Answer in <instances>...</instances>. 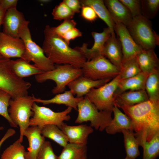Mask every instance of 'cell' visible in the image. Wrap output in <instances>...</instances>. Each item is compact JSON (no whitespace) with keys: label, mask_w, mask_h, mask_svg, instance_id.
Returning a JSON list of instances; mask_svg holds the SVG:
<instances>
[{"label":"cell","mask_w":159,"mask_h":159,"mask_svg":"<svg viewBox=\"0 0 159 159\" xmlns=\"http://www.w3.org/2000/svg\"><path fill=\"white\" fill-rule=\"evenodd\" d=\"M129 10L132 18L142 15L141 0H119Z\"/></svg>","instance_id":"f35d334b"},{"label":"cell","mask_w":159,"mask_h":159,"mask_svg":"<svg viewBox=\"0 0 159 159\" xmlns=\"http://www.w3.org/2000/svg\"><path fill=\"white\" fill-rule=\"evenodd\" d=\"M142 15L150 19L154 18L159 9V0H141Z\"/></svg>","instance_id":"e575fe53"},{"label":"cell","mask_w":159,"mask_h":159,"mask_svg":"<svg viewBox=\"0 0 159 159\" xmlns=\"http://www.w3.org/2000/svg\"><path fill=\"white\" fill-rule=\"evenodd\" d=\"M81 15L85 19L90 22L94 21L98 17L94 10L88 6H82Z\"/></svg>","instance_id":"60d3db41"},{"label":"cell","mask_w":159,"mask_h":159,"mask_svg":"<svg viewBox=\"0 0 159 159\" xmlns=\"http://www.w3.org/2000/svg\"><path fill=\"white\" fill-rule=\"evenodd\" d=\"M76 25V23L74 20L68 19L64 20L58 26L52 28L54 32L61 37L68 31L75 27Z\"/></svg>","instance_id":"ab89813d"},{"label":"cell","mask_w":159,"mask_h":159,"mask_svg":"<svg viewBox=\"0 0 159 159\" xmlns=\"http://www.w3.org/2000/svg\"><path fill=\"white\" fill-rule=\"evenodd\" d=\"M34 96L28 95L11 98L9 102L8 112L12 121L19 128L20 136L19 140L23 141L24 133L29 126L31 117L33 115L32 107Z\"/></svg>","instance_id":"52a82bcc"},{"label":"cell","mask_w":159,"mask_h":159,"mask_svg":"<svg viewBox=\"0 0 159 159\" xmlns=\"http://www.w3.org/2000/svg\"><path fill=\"white\" fill-rule=\"evenodd\" d=\"M29 147L25 154L26 159H36L37 155L44 142L45 137L41 134L40 128L37 126H29L24 131Z\"/></svg>","instance_id":"ac0fdd59"},{"label":"cell","mask_w":159,"mask_h":159,"mask_svg":"<svg viewBox=\"0 0 159 159\" xmlns=\"http://www.w3.org/2000/svg\"><path fill=\"white\" fill-rule=\"evenodd\" d=\"M115 31L122 49L123 56L122 62L135 57L143 50L135 42L127 27L123 24L115 23Z\"/></svg>","instance_id":"7c38bea8"},{"label":"cell","mask_w":159,"mask_h":159,"mask_svg":"<svg viewBox=\"0 0 159 159\" xmlns=\"http://www.w3.org/2000/svg\"><path fill=\"white\" fill-rule=\"evenodd\" d=\"M130 35L143 50L154 49L159 45V36L153 29L151 21L142 15L133 18L127 27Z\"/></svg>","instance_id":"277c9868"},{"label":"cell","mask_w":159,"mask_h":159,"mask_svg":"<svg viewBox=\"0 0 159 159\" xmlns=\"http://www.w3.org/2000/svg\"><path fill=\"white\" fill-rule=\"evenodd\" d=\"M26 152L24 146L18 139L4 150L1 159H26Z\"/></svg>","instance_id":"836d02e7"},{"label":"cell","mask_w":159,"mask_h":159,"mask_svg":"<svg viewBox=\"0 0 159 159\" xmlns=\"http://www.w3.org/2000/svg\"><path fill=\"white\" fill-rule=\"evenodd\" d=\"M77 110L75 123L89 121L90 126L100 131L105 130L112 120V112L99 110L85 96L78 103Z\"/></svg>","instance_id":"ba28073f"},{"label":"cell","mask_w":159,"mask_h":159,"mask_svg":"<svg viewBox=\"0 0 159 159\" xmlns=\"http://www.w3.org/2000/svg\"><path fill=\"white\" fill-rule=\"evenodd\" d=\"M110 80H94L82 75L70 82L68 85L70 90L76 97H83L93 88H97L109 82Z\"/></svg>","instance_id":"e0dca14e"},{"label":"cell","mask_w":159,"mask_h":159,"mask_svg":"<svg viewBox=\"0 0 159 159\" xmlns=\"http://www.w3.org/2000/svg\"><path fill=\"white\" fill-rule=\"evenodd\" d=\"M25 50L23 40L0 32V55L4 58H22Z\"/></svg>","instance_id":"4fadbf2b"},{"label":"cell","mask_w":159,"mask_h":159,"mask_svg":"<svg viewBox=\"0 0 159 159\" xmlns=\"http://www.w3.org/2000/svg\"><path fill=\"white\" fill-rule=\"evenodd\" d=\"M11 98L8 92L0 89V115L8 121L11 126L17 127L10 117L8 112L9 102Z\"/></svg>","instance_id":"8d00e7d4"},{"label":"cell","mask_w":159,"mask_h":159,"mask_svg":"<svg viewBox=\"0 0 159 159\" xmlns=\"http://www.w3.org/2000/svg\"><path fill=\"white\" fill-rule=\"evenodd\" d=\"M140 72L135 57L122 62L119 75L122 80L135 76Z\"/></svg>","instance_id":"1f68e13d"},{"label":"cell","mask_w":159,"mask_h":159,"mask_svg":"<svg viewBox=\"0 0 159 159\" xmlns=\"http://www.w3.org/2000/svg\"><path fill=\"white\" fill-rule=\"evenodd\" d=\"M149 100L145 90L129 91L117 95L115 99L114 105L119 108L122 105H134Z\"/></svg>","instance_id":"cb8c5ba5"},{"label":"cell","mask_w":159,"mask_h":159,"mask_svg":"<svg viewBox=\"0 0 159 159\" xmlns=\"http://www.w3.org/2000/svg\"><path fill=\"white\" fill-rule=\"evenodd\" d=\"M145 90L149 100H159V70L149 74L145 82Z\"/></svg>","instance_id":"4dcf8cb0"},{"label":"cell","mask_w":159,"mask_h":159,"mask_svg":"<svg viewBox=\"0 0 159 159\" xmlns=\"http://www.w3.org/2000/svg\"><path fill=\"white\" fill-rule=\"evenodd\" d=\"M136 57L141 72L150 74L159 70V60L154 49L143 50Z\"/></svg>","instance_id":"603a6c76"},{"label":"cell","mask_w":159,"mask_h":159,"mask_svg":"<svg viewBox=\"0 0 159 159\" xmlns=\"http://www.w3.org/2000/svg\"><path fill=\"white\" fill-rule=\"evenodd\" d=\"M81 69L83 76L94 80H110L120 72L119 69L103 55L86 61Z\"/></svg>","instance_id":"9c48e42d"},{"label":"cell","mask_w":159,"mask_h":159,"mask_svg":"<svg viewBox=\"0 0 159 159\" xmlns=\"http://www.w3.org/2000/svg\"><path fill=\"white\" fill-rule=\"evenodd\" d=\"M104 2L115 23H120L127 27L133 19L128 9L118 0H105Z\"/></svg>","instance_id":"d6986e66"},{"label":"cell","mask_w":159,"mask_h":159,"mask_svg":"<svg viewBox=\"0 0 159 159\" xmlns=\"http://www.w3.org/2000/svg\"><path fill=\"white\" fill-rule=\"evenodd\" d=\"M130 119L139 146L159 133V100H150L133 105L119 107Z\"/></svg>","instance_id":"6da1fadb"},{"label":"cell","mask_w":159,"mask_h":159,"mask_svg":"<svg viewBox=\"0 0 159 159\" xmlns=\"http://www.w3.org/2000/svg\"><path fill=\"white\" fill-rule=\"evenodd\" d=\"M102 55L120 69L122 60V53L120 43L115 32L105 42Z\"/></svg>","instance_id":"ffe728a7"},{"label":"cell","mask_w":159,"mask_h":159,"mask_svg":"<svg viewBox=\"0 0 159 159\" xmlns=\"http://www.w3.org/2000/svg\"><path fill=\"white\" fill-rule=\"evenodd\" d=\"M121 132L124 136L126 157L131 159H135L140 155V153L139 143L135 136L133 131L123 130Z\"/></svg>","instance_id":"f1b7e54d"},{"label":"cell","mask_w":159,"mask_h":159,"mask_svg":"<svg viewBox=\"0 0 159 159\" xmlns=\"http://www.w3.org/2000/svg\"><path fill=\"white\" fill-rule=\"evenodd\" d=\"M4 129V127L2 126H0V130H3Z\"/></svg>","instance_id":"c3c4849f"},{"label":"cell","mask_w":159,"mask_h":159,"mask_svg":"<svg viewBox=\"0 0 159 159\" xmlns=\"http://www.w3.org/2000/svg\"><path fill=\"white\" fill-rule=\"evenodd\" d=\"M63 1L74 14L80 12L82 7L80 0H64Z\"/></svg>","instance_id":"7bdbcfd3"},{"label":"cell","mask_w":159,"mask_h":159,"mask_svg":"<svg viewBox=\"0 0 159 159\" xmlns=\"http://www.w3.org/2000/svg\"><path fill=\"white\" fill-rule=\"evenodd\" d=\"M82 36V33L75 27L70 30L63 35L61 37L69 45L70 41Z\"/></svg>","instance_id":"b9f144b4"},{"label":"cell","mask_w":159,"mask_h":159,"mask_svg":"<svg viewBox=\"0 0 159 159\" xmlns=\"http://www.w3.org/2000/svg\"><path fill=\"white\" fill-rule=\"evenodd\" d=\"M10 59H0V89L8 92L11 99L28 95L31 83L18 77L12 69Z\"/></svg>","instance_id":"5b68a950"},{"label":"cell","mask_w":159,"mask_h":159,"mask_svg":"<svg viewBox=\"0 0 159 159\" xmlns=\"http://www.w3.org/2000/svg\"><path fill=\"white\" fill-rule=\"evenodd\" d=\"M140 146L143 149V159H155L159 155V133L149 141L143 143Z\"/></svg>","instance_id":"d6a6232c"},{"label":"cell","mask_w":159,"mask_h":159,"mask_svg":"<svg viewBox=\"0 0 159 159\" xmlns=\"http://www.w3.org/2000/svg\"><path fill=\"white\" fill-rule=\"evenodd\" d=\"M114 117L109 125L106 127V132L113 135L121 132L123 130H133V126L130 119L123 113L117 107L114 105L112 110Z\"/></svg>","instance_id":"44dd1931"},{"label":"cell","mask_w":159,"mask_h":159,"mask_svg":"<svg viewBox=\"0 0 159 159\" xmlns=\"http://www.w3.org/2000/svg\"><path fill=\"white\" fill-rule=\"evenodd\" d=\"M120 80L118 75L102 86L92 88L85 96L99 110L112 112L114 95Z\"/></svg>","instance_id":"30bf717a"},{"label":"cell","mask_w":159,"mask_h":159,"mask_svg":"<svg viewBox=\"0 0 159 159\" xmlns=\"http://www.w3.org/2000/svg\"><path fill=\"white\" fill-rule=\"evenodd\" d=\"M52 14L54 19L59 21L71 19L75 14L63 1L55 6Z\"/></svg>","instance_id":"d590c367"},{"label":"cell","mask_w":159,"mask_h":159,"mask_svg":"<svg viewBox=\"0 0 159 159\" xmlns=\"http://www.w3.org/2000/svg\"><path fill=\"white\" fill-rule=\"evenodd\" d=\"M124 159H130V158H128V157H126L125 158H124Z\"/></svg>","instance_id":"f907efd6"},{"label":"cell","mask_w":159,"mask_h":159,"mask_svg":"<svg viewBox=\"0 0 159 159\" xmlns=\"http://www.w3.org/2000/svg\"><path fill=\"white\" fill-rule=\"evenodd\" d=\"M44 34L42 49L46 56L52 63L57 65L69 64L75 67L82 68L87 59L78 47L74 48L70 47L49 25L45 26Z\"/></svg>","instance_id":"7a4b0ae2"},{"label":"cell","mask_w":159,"mask_h":159,"mask_svg":"<svg viewBox=\"0 0 159 159\" xmlns=\"http://www.w3.org/2000/svg\"><path fill=\"white\" fill-rule=\"evenodd\" d=\"M39 1L41 2L46 3L49 2L50 1L49 0H39Z\"/></svg>","instance_id":"7dc6e473"},{"label":"cell","mask_w":159,"mask_h":159,"mask_svg":"<svg viewBox=\"0 0 159 159\" xmlns=\"http://www.w3.org/2000/svg\"><path fill=\"white\" fill-rule=\"evenodd\" d=\"M26 21L23 13L16 7L8 9L5 12L3 21V32L13 37L19 38L20 31Z\"/></svg>","instance_id":"5bb4252c"},{"label":"cell","mask_w":159,"mask_h":159,"mask_svg":"<svg viewBox=\"0 0 159 159\" xmlns=\"http://www.w3.org/2000/svg\"><path fill=\"white\" fill-rule=\"evenodd\" d=\"M149 74L141 72L133 77L121 80L114 95L115 100L117 95L127 90H145V82Z\"/></svg>","instance_id":"7402d4cb"},{"label":"cell","mask_w":159,"mask_h":159,"mask_svg":"<svg viewBox=\"0 0 159 159\" xmlns=\"http://www.w3.org/2000/svg\"><path fill=\"white\" fill-rule=\"evenodd\" d=\"M59 159H87V145L67 143L64 147Z\"/></svg>","instance_id":"83f0119b"},{"label":"cell","mask_w":159,"mask_h":159,"mask_svg":"<svg viewBox=\"0 0 159 159\" xmlns=\"http://www.w3.org/2000/svg\"><path fill=\"white\" fill-rule=\"evenodd\" d=\"M36 159H59L54 153L51 143L45 141L37 156Z\"/></svg>","instance_id":"74e56055"},{"label":"cell","mask_w":159,"mask_h":159,"mask_svg":"<svg viewBox=\"0 0 159 159\" xmlns=\"http://www.w3.org/2000/svg\"><path fill=\"white\" fill-rule=\"evenodd\" d=\"M10 63L15 74L22 79L43 72L34 64H31L21 58L15 60L10 59Z\"/></svg>","instance_id":"4316f807"},{"label":"cell","mask_w":159,"mask_h":159,"mask_svg":"<svg viewBox=\"0 0 159 159\" xmlns=\"http://www.w3.org/2000/svg\"><path fill=\"white\" fill-rule=\"evenodd\" d=\"M58 127L63 132L69 143L82 145H87L88 136L93 131L92 127L86 124L72 126L63 122Z\"/></svg>","instance_id":"2e32d148"},{"label":"cell","mask_w":159,"mask_h":159,"mask_svg":"<svg viewBox=\"0 0 159 159\" xmlns=\"http://www.w3.org/2000/svg\"><path fill=\"white\" fill-rule=\"evenodd\" d=\"M18 2L17 0H0V6L6 11L10 8L16 7Z\"/></svg>","instance_id":"ee69618b"},{"label":"cell","mask_w":159,"mask_h":159,"mask_svg":"<svg viewBox=\"0 0 159 159\" xmlns=\"http://www.w3.org/2000/svg\"><path fill=\"white\" fill-rule=\"evenodd\" d=\"M112 32L108 27L104 29L101 33L93 32L91 35L94 40V43L90 49L87 48V43L83 44L81 47H78L79 49L85 55L87 61L100 55H103L102 52L105 44L111 36Z\"/></svg>","instance_id":"9a60e30c"},{"label":"cell","mask_w":159,"mask_h":159,"mask_svg":"<svg viewBox=\"0 0 159 159\" xmlns=\"http://www.w3.org/2000/svg\"><path fill=\"white\" fill-rule=\"evenodd\" d=\"M82 75L81 68L69 64H55L54 69L36 75L35 78L37 82L40 83L48 80L54 81L56 86L52 92L53 94H58L65 91L66 86L70 82Z\"/></svg>","instance_id":"8992f818"},{"label":"cell","mask_w":159,"mask_h":159,"mask_svg":"<svg viewBox=\"0 0 159 159\" xmlns=\"http://www.w3.org/2000/svg\"><path fill=\"white\" fill-rule=\"evenodd\" d=\"M83 97H75L70 90L65 91L63 93L57 94L53 98L48 100H43L34 97V102L41 103L43 105L51 104L64 105L77 110V105Z\"/></svg>","instance_id":"d4e9b609"},{"label":"cell","mask_w":159,"mask_h":159,"mask_svg":"<svg viewBox=\"0 0 159 159\" xmlns=\"http://www.w3.org/2000/svg\"><path fill=\"white\" fill-rule=\"evenodd\" d=\"M6 10L3 9L0 6V27L2 24Z\"/></svg>","instance_id":"bcb514c9"},{"label":"cell","mask_w":159,"mask_h":159,"mask_svg":"<svg viewBox=\"0 0 159 159\" xmlns=\"http://www.w3.org/2000/svg\"><path fill=\"white\" fill-rule=\"evenodd\" d=\"M15 132V130L12 128H9L7 130L5 134L0 140V148L5 141L9 137L14 135Z\"/></svg>","instance_id":"f6af8a7d"},{"label":"cell","mask_w":159,"mask_h":159,"mask_svg":"<svg viewBox=\"0 0 159 159\" xmlns=\"http://www.w3.org/2000/svg\"><path fill=\"white\" fill-rule=\"evenodd\" d=\"M82 6H88L95 11L98 17L102 20L112 32H114L115 23L102 0H80Z\"/></svg>","instance_id":"484cf974"},{"label":"cell","mask_w":159,"mask_h":159,"mask_svg":"<svg viewBox=\"0 0 159 159\" xmlns=\"http://www.w3.org/2000/svg\"><path fill=\"white\" fill-rule=\"evenodd\" d=\"M29 23V21L26 20L19 33V38L23 40L25 46V52L21 58L29 63L32 62L43 72L54 69L55 64L46 56L42 48L32 40L28 27Z\"/></svg>","instance_id":"3957f363"},{"label":"cell","mask_w":159,"mask_h":159,"mask_svg":"<svg viewBox=\"0 0 159 159\" xmlns=\"http://www.w3.org/2000/svg\"><path fill=\"white\" fill-rule=\"evenodd\" d=\"M72 109L68 107L62 112H55L49 108L39 106L34 102L32 107L33 115L30 119L29 125L41 128L47 125L53 124L59 127L64 121L69 120L71 117L68 114Z\"/></svg>","instance_id":"8fae6325"},{"label":"cell","mask_w":159,"mask_h":159,"mask_svg":"<svg viewBox=\"0 0 159 159\" xmlns=\"http://www.w3.org/2000/svg\"><path fill=\"white\" fill-rule=\"evenodd\" d=\"M3 58H4L1 55H0V59H2Z\"/></svg>","instance_id":"681fc988"},{"label":"cell","mask_w":159,"mask_h":159,"mask_svg":"<svg viewBox=\"0 0 159 159\" xmlns=\"http://www.w3.org/2000/svg\"><path fill=\"white\" fill-rule=\"evenodd\" d=\"M40 128L41 134L43 136L52 140L60 146L63 147L68 143L66 136L56 125H47Z\"/></svg>","instance_id":"f546056e"}]
</instances>
